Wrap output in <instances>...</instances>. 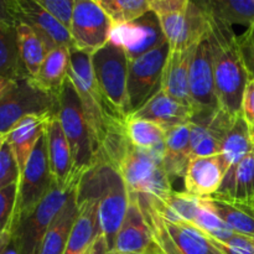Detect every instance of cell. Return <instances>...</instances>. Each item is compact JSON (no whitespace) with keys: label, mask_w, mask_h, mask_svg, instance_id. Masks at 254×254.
<instances>
[{"label":"cell","mask_w":254,"mask_h":254,"mask_svg":"<svg viewBox=\"0 0 254 254\" xmlns=\"http://www.w3.org/2000/svg\"><path fill=\"white\" fill-rule=\"evenodd\" d=\"M207 37L212 52L213 77L218 107L236 119L242 114V99L250 74L237 44V32L210 17Z\"/></svg>","instance_id":"cell-1"},{"label":"cell","mask_w":254,"mask_h":254,"mask_svg":"<svg viewBox=\"0 0 254 254\" xmlns=\"http://www.w3.org/2000/svg\"><path fill=\"white\" fill-rule=\"evenodd\" d=\"M77 197H96L98 200L102 235L113 252L116 237L129 203V191L119 171L108 161L99 159L79 179Z\"/></svg>","instance_id":"cell-2"},{"label":"cell","mask_w":254,"mask_h":254,"mask_svg":"<svg viewBox=\"0 0 254 254\" xmlns=\"http://www.w3.org/2000/svg\"><path fill=\"white\" fill-rule=\"evenodd\" d=\"M68 78L73 83L81 99L84 117L91 130L96 155L99 160L104 143L112 131L123 128L126 121L109 107L102 96L92 67V55L79 50H71Z\"/></svg>","instance_id":"cell-3"},{"label":"cell","mask_w":254,"mask_h":254,"mask_svg":"<svg viewBox=\"0 0 254 254\" xmlns=\"http://www.w3.org/2000/svg\"><path fill=\"white\" fill-rule=\"evenodd\" d=\"M164 154L134 146L128 136L109 164L119 171L129 192L165 200L173 192V183L163 165Z\"/></svg>","instance_id":"cell-4"},{"label":"cell","mask_w":254,"mask_h":254,"mask_svg":"<svg viewBox=\"0 0 254 254\" xmlns=\"http://www.w3.org/2000/svg\"><path fill=\"white\" fill-rule=\"evenodd\" d=\"M57 117L68 140L73 160L74 178L81 179L98 161L81 99L71 79L67 78L57 96Z\"/></svg>","instance_id":"cell-5"},{"label":"cell","mask_w":254,"mask_h":254,"mask_svg":"<svg viewBox=\"0 0 254 254\" xmlns=\"http://www.w3.org/2000/svg\"><path fill=\"white\" fill-rule=\"evenodd\" d=\"M139 203L164 254H223L211 237L188 222L168 221L155 210L148 195L136 193Z\"/></svg>","instance_id":"cell-6"},{"label":"cell","mask_w":254,"mask_h":254,"mask_svg":"<svg viewBox=\"0 0 254 254\" xmlns=\"http://www.w3.org/2000/svg\"><path fill=\"white\" fill-rule=\"evenodd\" d=\"M128 62L123 47L112 41L92 55L97 86L109 107L123 121L131 116L128 98Z\"/></svg>","instance_id":"cell-7"},{"label":"cell","mask_w":254,"mask_h":254,"mask_svg":"<svg viewBox=\"0 0 254 254\" xmlns=\"http://www.w3.org/2000/svg\"><path fill=\"white\" fill-rule=\"evenodd\" d=\"M77 184L69 188H61L54 184L49 193L31 211L14 221L11 242L17 254H39L45 235Z\"/></svg>","instance_id":"cell-8"},{"label":"cell","mask_w":254,"mask_h":254,"mask_svg":"<svg viewBox=\"0 0 254 254\" xmlns=\"http://www.w3.org/2000/svg\"><path fill=\"white\" fill-rule=\"evenodd\" d=\"M57 97L40 88L31 77L16 79L0 99V133L6 134L32 114H57Z\"/></svg>","instance_id":"cell-9"},{"label":"cell","mask_w":254,"mask_h":254,"mask_svg":"<svg viewBox=\"0 0 254 254\" xmlns=\"http://www.w3.org/2000/svg\"><path fill=\"white\" fill-rule=\"evenodd\" d=\"M54 184L47 156L46 136L44 133L20 175L14 221L31 211L49 193Z\"/></svg>","instance_id":"cell-10"},{"label":"cell","mask_w":254,"mask_h":254,"mask_svg":"<svg viewBox=\"0 0 254 254\" xmlns=\"http://www.w3.org/2000/svg\"><path fill=\"white\" fill-rule=\"evenodd\" d=\"M170 52L168 41L128 62V98L131 114L160 89L166 57Z\"/></svg>","instance_id":"cell-11"},{"label":"cell","mask_w":254,"mask_h":254,"mask_svg":"<svg viewBox=\"0 0 254 254\" xmlns=\"http://www.w3.org/2000/svg\"><path fill=\"white\" fill-rule=\"evenodd\" d=\"M113 25L94 0H73L69 34L76 50L93 55L111 40Z\"/></svg>","instance_id":"cell-12"},{"label":"cell","mask_w":254,"mask_h":254,"mask_svg":"<svg viewBox=\"0 0 254 254\" xmlns=\"http://www.w3.org/2000/svg\"><path fill=\"white\" fill-rule=\"evenodd\" d=\"M189 88L193 108L192 121L208 118L220 109L213 77L212 52L207 36L198 42L193 52L189 72Z\"/></svg>","instance_id":"cell-13"},{"label":"cell","mask_w":254,"mask_h":254,"mask_svg":"<svg viewBox=\"0 0 254 254\" xmlns=\"http://www.w3.org/2000/svg\"><path fill=\"white\" fill-rule=\"evenodd\" d=\"M170 51H185L207 36L211 20L193 2L178 11L156 15Z\"/></svg>","instance_id":"cell-14"},{"label":"cell","mask_w":254,"mask_h":254,"mask_svg":"<svg viewBox=\"0 0 254 254\" xmlns=\"http://www.w3.org/2000/svg\"><path fill=\"white\" fill-rule=\"evenodd\" d=\"M10 12L17 24L31 27L49 52L57 46L74 49L69 30L35 0H9Z\"/></svg>","instance_id":"cell-15"},{"label":"cell","mask_w":254,"mask_h":254,"mask_svg":"<svg viewBox=\"0 0 254 254\" xmlns=\"http://www.w3.org/2000/svg\"><path fill=\"white\" fill-rule=\"evenodd\" d=\"M113 252L124 254H164L139 203L138 196L129 192L126 217L116 237Z\"/></svg>","instance_id":"cell-16"},{"label":"cell","mask_w":254,"mask_h":254,"mask_svg":"<svg viewBox=\"0 0 254 254\" xmlns=\"http://www.w3.org/2000/svg\"><path fill=\"white\" fill-rule=\"evenodd\" d=\"M109 41L123 47L130 61L160 46L166 39L155 12L149 11L135 21L114 26Z\"/></svg>","instance_id":"cell-17"},{"label":"cell","mask_w":254,"mask_h":254,"mask_svg":"<svg viewBox=\"0 0 254 254\" xmlns=\"http://www.w3.org/2000/svg\"><path fill=\"white\" fill-rule=\"evenodd\" d=\"M45 136L50 170L55 184L61 188H69L78 183L79 179L74 178L71 148L57 114L50 117L45 128Z\"/></svg>","instance_id":"cell-18"},{"label":"cell","mask_w":254,"mask_h":254,"mask_svg":"<svg viewBox=\"0 0 254 254\" xmlns=\"http://www.w3.org/2000/svg\"><path fill=\"white\" fill-rule=\"evenodd\" d=\"M226 173L220 155L192 156L184 176L185 192L201 198L211 197L220 190Z\"/></svg>","instance_id":"cell-19"},{"label":"cell","mask_w":254,"mask_h":254,"mask_svg":"<svg viewBox=\"0 0 254 254\" xmlns=\"http://www.w3.org/2000/svg\"><path fill=\"white\" fill-rule=\"evenodd\" d=\"M131 116L154 122L163 128L169 129L181 124L190 123L193 118V109L176 101L163 89H159L143 107L134 112Z\"/></svg>","instance_id":"cell-20"},{"label":"cell","mask_w":254,"mask_h":254,"mask_svg":"<svg viewBox=\"0 0 254 254\" xmlns=\"http://www.w3.org/2000/svg\"><path fill=\"white\" fill-rule=\"evenodd\" d=\"M76 221L69 233L64 254H83L89 246L102 235L98 216V200L96 197H77Z\"/></svg>","instance_id":"cell-21"},{"label":"cell","mask_w":254,"mask_h":254,"mask_svg":"<svg viewBox=\"0 0 254 254\" xmlns=\"http://www.w3.org/2000/svg\"><path fill=\"white\" fill-rule=\"evenodd\" d=\"M196 46L197 45L185 51L169 52L160 84V89L190 108H192V103L189 88V72Z\"/></svg>","instance_id":"cell-22"},{"label":"cell","mask_w":254,"mask_h":254,"mask_svg":"<svg viewBox=\"0 0 254 254\" xmlns=\"http://www.w3.org/2000/svg\"><path fill=\"white\" fill-rule=\"evenodd\" d=\"M211 198L227 201L235 205H251L254 198V151L238 165L228 169L220 190Z\"/></svg>","instance_id":"cell-23"},{"label":"cell","mask_w":254,"mask_h":254,"mask_svg":"<svg viewBox=\"0 0 254 254\" xmlns=\"http://www.w3.org/2000/svg\"><path fill=\"white\" fill-rule=\"evenodd\" d=\"M52 114H32L22 118L19 123L15 124L6 134L5 139L11 146L16 159L17 166L20 169V175L27 163V159L31 155L35 145L45 133V128Z\"/></svg>","instance_id":"cell-24"},{"label":"cell","mask_w":254,"mask_h":254,"mask_svg":"<svg viewBox=\"0 0 254 254\" xmlns=\"http://www.w3.org/2000/svg\"><path fill=\"white\" fill-rule=\"evenodd\" d=\"M190 1L202 10L208 17L233 30L235 26H243L245 30H247L254 24L253 0H190Z\"/></svg>","instance_id":"cell-25"},{"label":"cell","mask_w":254,"mask_h":254,"mask_svg":"<svg viewBox=\"0 0 254 254\" xmlns=\"http://www.w3.org/2000/svg\"><path fill=\"white\" fill-rule=\"evenodd\" d=\"M190 159V123L166 129L163 165L171 183L185 176Z\"/></svg>","instance_id":"cell-26"},{"label":"cell","mask_w":254,"mask_h":254,"mask_svg":"<svg viewBox=\"0 0 254 254\" xmlns=\"http://www.w3.org/2000/svg\"><path fill=\"white\" fill-rule=\"evenodd\" d=\"M77 186L78 184L72 189L68 200L64 203L59 215L56 216L52 225L50 226L41 243L39 254H64L67 243H68L69 233H71L77 217V212H78Z\"/></svg>","instance_id":"cell-27"},{"label":"cell","mask_w":254,"mask_h":254,"mask_svg":"<svg viewBox=\"0 0 254 254\" xmlns=\"http://www.w3.org/2000/svg\"><path fill=\"white\" fill-rule=\"evenodd\" d=\"M71 50L67 46H57L47 54L34 81L40 88L54 96H59L62 86L68 78Z\"/></svg>","instance_id":"cell-28"},{"label":"cell","mask_w":254,"mask_h":254,"mask_svg":"<svg viewBox=\"0 0 254 254\" xmlns=\"http://www.w3.org/2000/svg\"><path fill=\"white\" fill-rule=\"evenodd\" d=\"M254 149L250 138V129L245 118L238 116L233 121L221 141L220 156L226 169L238 165Z\"/></svg>","instance_id":"cell-29"},{"label":"cell","mask_w":254,"mask_h":254,"mask_svg":"<svg viewBox=\"0 0 254 254\" xmlns=\"http://www.w3.org/2000/svg\"><path fill=\"white\" fill-rule=\"evenodd\" d=\"M126 134L134 146L145 150L165 151L166 129L154 122L129 116L126 119Z\"/></svg>","instance_id":"cell-30"},{"label":"cell","mask_w":254,"mask_h":254,"mask_svg":"<svg viewBox=\"0 0 254 254\" xmlns=\"http://www.w3.org/2000/svg\"><path fill=\"white\" fill-rule=\"evenodd\" d=\"M0 77L14 81L29 77L20 59L16 26L0 24Z\"/></svg>","instance_id":"cell-31"},{"label":"cell","mask_w":254,"mask_h":254,"mask_svg":"<svg viewBox=\"0 0 254 254\" xmlns=\"http://www.w3.org/2000/svg\"><path fill=\"white\" fill-rule=\"evenodd\" d=\"M16 35L22 64L29 77L35 78L41 68L45 57L49 54V50L45 46L44 41L40 39L39 35L27 25L17 24Z\"/></svg>","instance_id":"cell-32"},{"label":"cell","mask_w":254,"mask_h":254,"mask_svg":"<svg viewBox=\"0 0 254 254\" xmlns=\"http://www.w3.org/2000/svg\"><path fill=\"white\" fill-rule=\"evenodd\" d=\"M102 7L112 25L128 24L151 11L149 0H94Z\"/></svg>","instance_id":"cell-33"},{"label":"cell","mask_w":254,"mask_h":254,"mask_svg":"<svg viewBox=\"0 0 254 254\" xmlns=\"http://www.w3.org/2000/svg\"><path fill=\"white\" fill-rule=\"evenodd\" d=\"M212 210L235 233L254 240V218L238 206L227 201L208 197Z\"/></svg>","instance_id":"cell-34"},{"label":"cell","mask_w":254,"mask_h":254,"mask_svg":"<svg viewBox=\"0 0 254 254\" xmlns=\"http://www.w3.org/2000/svg\"><path fill=\"white\" fill-rule=\"evenodd\" d=\"M192 225L202 231L208 237L220 241V242H226L235 235V232L230 230V227L212 210L208 198H203L202 206L196 213Z\"/></svg>","instance_id":"cell-35"},{"label":"cell","mask_w":254,"mask_h":254,"mask_svg":"<svg viewBox=\"0 0 254 254\" xmlns=\"http://www.w3.org/2000/svg\"><path fill=\"white\" fill-rule=\"evenodd\" d=\"M17 189L19 183H15L0 190V238L11 236V227L16 208Z\"/></svg>","instance_id":"cell-36"},{"label":"cell","mask_w":254,"mask_h":254,"mask_svg":"<svg viewBox=\"0 0 254 254\" xmlns=\"http://www.w3.org/2000/svg\"><path fill=\"white\" fill-rule=\"evenodd\" d=\"M20 169L17 166L14 151L6 141L0 143V190L11 184L19 183Z\"/></svg>","instance_id":"cell-37"},{"label":"cell","mask_w":254,"mask_h":254,"mask_svg":"<svg viewBox=\"0 0 254 254\" xmlns=\"http://www.w3.org/2000/svg\"><path fill=\"white\" fill-rule=\"evenodd\" d=\"M212 242L223 254H254L253 238L238 233H235L226 242H220L216 240H212Z\"/></svg>","instance_id":"cell-38"},{"label":"cell","mask_w":254,"mask_h":254,"mask_svg":"<svg viewBox=\"0 0 254 254\" xmlns=\"http://www.w3.org/2000/svg\"><path fill=\"white\" fill-rule=\"evenodd\" d=\"M45 10L54 15L61 24L69 29L73 10V0H35Z\"/></svg>","instance_id":"cell-39"},{"label":"cell","mask_w":254,"mask_h":254,"mask_svg":"<svg viewBox=\"0 0 254 254\" xmlns=\"http://www.w3.org/2000/svg\"><path fill=\"white\" fill-rule=\"evenodd\" d=\"M237 44L250 79L254 78V24L238 35Z\"/></svg>","instance_id":"cell-40"},{"label":"cell","mask_w":254,"mask_h":254,"mask_svg":"<svg viewBox=\"0 0 254 254\" xmlns=\"http://www.w3.org/2000/svg\"><path fill=\"white\" fill-rule=\"evenodd\" d=\"M242 117L248 127L254 126V78H251L246 86L242 99Z\"/></svg>","instance_id":"cell-41"},{"label":"cell","mask_w":254,"mask_h":254,"mask_svg":"<svg viewBox=\"0 0 254 254\" xmlns=\"http://www.w3.org/2000/svg\"><path fill=\"white\" fill-rule=\"evenodd\" d=\"M111 250L108 247L106 237L103 235H99L97 240L92 243L83 254H111Z\"/></svg>","instance_id":"cell-42"},{"label":"cell","mask_w":254,"mask_h":254,"mask_svg":"<svg viewBox=\"0 0 254 254\" xmlns=\"http://www.w3.org/2000/svg\"><path fill=\"white\" fill-rule=\"evenodd\" d=\"M0 24L14 27L16 26V22L10 12L9 0H0Z\"/></svg>","instance_id":"cell-43"},{"label":"cell","mask_w":254,"mask_h":254,"mask_svg":"<svg viewBox=\"0 0 254 254\" xmlns=\"http://www.w3.org/2000/svg\"><path fill=\"white\" fill-rule=\"evenodd\" d=\"M16 81V79H15ZM14 79H9V78H4V77H0V99L2 98L5 93L9 91L10 88L14 84Z\"/></svg>","instance_id":"cell-44"},{"label":"cell","mask_w":254,"mask_h":254,"mask_svg":"<svg viewBox=\"0 0 254 254\" xmlns=\"http://www.w3.org/2000/svg\"><path fill=\"white\" fill-rule=\"evenodd\" d=\"M233 205H235V203H233ZM236 206H238L241 210H243L245 212H247L248 215L252 216V217L254 218V207H252V206H250V205H236Z\"/></svg>","instance_id":"cell-45"},{"label":"cell","mask_w":254,"mask_h":254,"mask_svg":"<svg viewBox=\"0 0 254 254\" xmlns=\"http://www.w3.org/2000/svg\"><path fill=\"white\" fill-rule=\"evenodd\" d=\"M248 129H250V138H251V141H252V144H253V146H254V126L248 127Z\"/></svg>","instance_id":"cell-46"},{"label":"cell","mask_w":254,"mask_h":254,"mask_svg":"<svg viewBox=\"0 0 254 254\" xmlns=\"http://www.w3.org/2000/svg\"><path fill=\"white\" fill-rule=\"evenodd\" d=\"M161 1H165V0H149V4L154 5V4H158V2H161Z\"/></svg>","instance_id":"cell-47"},{"label":"cell","mask_w":254,"mask_h":254,"mask_svg":"<svg viewBox=\"0 0 254 254\" xmlns=\"http://www.w3.org/2000/svg\"><path fill=\"white\" fill-rule=\"evenodd\" d=\"M4 139H5V134H1V133H0V143H1V141L4 140Z\"/></svg>","instance_id":"cell-48"},{"label":"cell","mask_w":254,"mask_h":254,"mask_svg":"<svg viewBox=\"0 0 254 254\" xmlns=\"http://www.w3.org/2000/svg\"><path fill=\"white\" fill-rule=\"evenodd\" d=\"M250 206H252V207H254V198H253V201H252V203H251Z\"/></svg>","instance_id":"cell-49"},{"label":"cell","mask_w":254,"mask_h":254,"mask_svg":"<svg viewBox=\"0 0 254 254\" xmlns=\"http://www.w3.org/2000/svg\"><path fill=\"white\" fill-rule=\"evenodd\" d=\"M111 254H124V253H118V252H112Z\"/></svg>","instance_id":"cell-50"},{"label":"cell","mask_w":254,"mask_h":254,"mask_svg":"<svg viewBox=\"0 0 254 254\" xmlns=\"http://www.w3.org/2000/svg\"><path fill=\"white\" fill-rule=\"evenodd\" d=\"M253 243H254V240H253Z\"/></svg>","instance_id":"cell-51"},{"label":"cell","mask_w":254,"mask_h":254,"mask_svg":"<svg viewBox=\"0 0 254 254\" xmlns=\"http://www.w3.org/2000/svg\"><path fill=\"white\" fill-rule=\"evenodd\" d=\"M253 151H254V149H253Z\"/></svg>","instance_id":"cell-52"},{"label":"cell","mask_w":254,"mask_h":254,"mask_svg":"<svg viewBox=\"0 0 254 254\" xmlns=\"http://www.w3.org/2000/svg\"><path fill=\"white\" fill-rule=\"evenodd\" d=\"M253 2H254V0H253Z\"/></svg>","instance_id":"cell-53"}]
</instances>
